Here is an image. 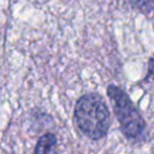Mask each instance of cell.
I'll list each match as a JSON object with an SVG mask.
<instances>
[{"mask_svg": "<svg viewBox=\"0 0 154 154\" xmlns=\"http://www.w3.org/2000/svg\"><path fill=\"white\" fill-rule=\"evenodd\" d=\"M75 120L79 130L91 140L102 138L109 128L111 118L103 99L94 93L82 95L75 106Z\"/></svg>", "mask_w": 154, "mask_h": 154, "instance_id": "obj_1", "label": "cell"}, {"mask_svg": "<svg viewBox=\"0 0 154 154\" xmlns=\"http://www.w3.org/2000/svg\"><path fill=\"white\" fill-rule=\"evenodd\" d=\"M107 94L111 99L123 134L131 140L140 138L144 131L146 124L129 96L117 85H108Z\"/></svg>", "mask_w": 154, "mask_h": 154, "instance_id": "obj_2", "label": "cell"}, {"mask_svg": "<svg viewBox=\"0 0 154 154\" xmlns=\"http://www.w3.org/2000/svg\"><path fill=\"white\" fill-rule=\"evenodd\" d=\"M55 148L57 137L53 134H45L38 138L34 154H58Z\"/></svg>", "mask_w": 154, "mask_h": 154, "instance_id": "obj_3", "label": "cell"}, {"mask_svg": "<svg viewBox=\"0 0 154 154\" xmlns=\"http://www.w3.org/2000/svg\"><path fill=\"white\" fill-rule=\"evenodd\" d=\"M146 82L154 83V60L149 61V71H148V76L146 78Z\"/></svg>", "mask_w": 154, "mask_h": 154, "instance_id": "obj_4", "label": "cell"}]
</instances>
